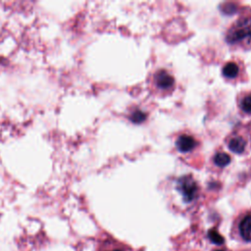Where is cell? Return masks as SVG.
I'll return each mask as SVG.
<instances>
[{"mask_svg":"<svg viewBox=\"0 0 251 251\" xmlns=\"http://www.w3.org/2000/svg\"><path fill=\"white\" fill-rule=\"evenodd\" d=\"M236 105L242 116H251V90L238 93L236 97Z\"/></svg>","mask_w":251,"mask_h":251,"instance_id":"obj_6","label":"cell"},{"mask_svg":"<svg viewBox=\"0 0 251 251\" xmlns=\"http://www.w3.org/2000/svg\"><path fill=\"white\" fill-rule=\"evenodd\" d=\"M177 189L183 200L187 203L193 201L199 193L198 183L191 176H184L180 177L177 181Z\"/></svg>","mask_w":251,"mask_h":251,"instance_id":"obj_2","label":"cell"},{"mask_svg":"<svg viewBox=\"0 0 251 251\" xmlns=\"http://www.w3.org/2000/svg\"><path fill=\"white\" fill-rule=\"evenodd\" d=\"M226 41L233 50H251V8H245L227 27Z\"/></svg>","mask_w":251,"mask_h":251,"instance_id":"obj_1","label":"cell"},{"mask_svg":"<svg viewBox=\"0 0 251 251\" xmlns=\"http://www.w3.org/2000/svg\"><path fill=\"white\" fill-rule=\"evenodd\" d=\"M197 140L189 134H180L176 140V147L179 152L187 153L195 149L197 146Z\"/></svg>","mask_w":251,"mask_h":251,"instance_id":"obj_5","label":"cell"},{"mask_svg":"<svg viewBox=\"0 0 251 251\" xmlns=\"http://www.w3.org/2000/svg\"><path fill=\"white\" fill-rule=\"evenodd\" d=\"M246 136H247V139H249L250 146H251V122L247 126V134H246Z\"/></svg>","mask_w":251,"mask_h":251,"instance_id":"obj_12","label":"cell"},{"mask_svg":"<svg viewBox=\"0 0 251 251\" xmlns=\"http://www.w3.org/2000/svg\"><path fill=\"white\" fill-rule=\"evenodd\" d=\"M226 143L228 149L235 154H243L246 151L248 139L247 136L239 132H232L226 138Z\"/></svg>","mask_w":251,"mask_h":251,"instance_id":"obj_3","label":"cell"},{"mask_svg":"<svg viewBox=\"0 0 251 251\" xmlns=\"http://www.w3.org/2000/svg\"><path fill=\"white\" fill-rule=\"evenodd\" d=\"M213 161H214V164L220 168H224V167H226L231 159H230V156L225 152H217L214 157H213Z\"/></svg>","mask_w":251,"mask_h":251,"instance_id":"obj_9","label":"cell"},{"mask_svg":"<svg viewBox=\"0 0 251 251\" xmlns=\"http://www.w3.org/2000/svg\"><path fill=\"white\" fill-rule=\"evenodd\" d=\"M217 251H223V250H217Z\"/></svg>","mask_w":251,"mask_h":251,"instance_id":"obj_13","label":"cell"},{"mask_svg":"<svg viewBox=\"0 0 251 251\" xmlns=\"http://www.w3.org/2000/svg\"><path fill=\"white\" fill-rule=\"evenodd\" d=\"M139 114H141V113H140V112H136V113L131 117V119L133 120L134 123H140V122H142V121L144 120L145 116H144V115L139 116Z\"/></svg>","mask_w":251,"mask_h":251,"instance_id":"obj_11","label":"cell"},{"mask_svg":"<svg viewBox=\"0 0 251 251\" xmlns=\"http://www.w3.org/2000/svg\"><path fill=\"white\" fill-rule=\"evenodd\" d=\"M209 237L210 239L216 243V244H222L224 242V238L223 236L217 231V230H214V229H211L209 231Z\"/></svg>","mask_w":251,"mask_h":251,"instance_id":"obj_10","label":"cell"},{"mask_svg":"<svg viewBox=\"0 0 251 251\" xmlns=\"http://www.w3.org/2000/svg\"><path fill=\"white\" fill-rule=\"evenodd\" d=\"M115 251H121V250H115Z\"/></svg>","mask_w":251,"mask_h":251,"instance_id":"obj_14","label":"cell"},{"mask_svg":"<svg viewBox=\"0 0 251 251\" xmlns=\"http://www.w3.org/2000/svg\"><path fill=\"white\" fill-rule=\"evenodd\" d=\"M154 83L161 90H169L174 87V76L165 70H160L154 75Z\"/></svg>","mask_w":251,"mask_h":251,"instance_id":"obj_4","label":"cell"},{"mask_svg":"<svg viewBox=\"0 0 251 251\" xmlns=\"http://www.w3.org/2000/svg\"><path fill=\"white\" fill-rule=\"evenodd\" d=\"M239 71H240L239 65L236 62L230 61V62H226L224 65L222 69V75L226 79H234L238 76Z\"/></svg>","mask_w":251,"mask_h":251,"instance_id":"obj_8","label":"cell"},{"mask_svg":"<svg viewBox=\"0 0 251 251\" xmlns=\"http://www.w3.org/2000/svg\"><path fill=\"white\" fill-rule=\"evenodd\" d=\"M239 233L247 241H251V213L246 214L239 222Z\"/></svg>","mask_w":251,"mask_h":251,"instance_id":"obj_7","label":"cell"}]
</instances>
